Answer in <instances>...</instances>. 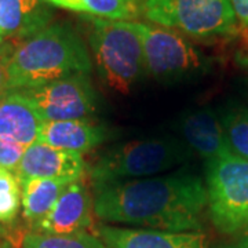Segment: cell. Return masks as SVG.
I'll use <instances>...</instances> for the list:
<instances>
[{"instance_id":"obj_1","label":"cell","mask_w":248,"mask_h":248,"mask_svg":"<svg viewBox=\"0 0 248 248\" xmlns=\"http://www.w3.org/2000/svg\"><path fill=\"white\" fill-rule=\"evenodd\" d=\"M93 187L94 214L102 222L151 231L203 232L207 189L203 179L190 171Z\"/></svg>"},{"instance_id":"obj_2","label":"cell","mask_w":248,"mask_h":248,"mask_svg":"<svg viewBox=\"0 0 248 248\" xmlns=\"http://www.w3.org/2000/svg\"><path fill=\"white\" fill-rule=\"evenodd\" d=\"M10 90L36 89L72 75L93 71L89 48L65 22H55L13 47L9 62Z\"/></svg>"},{"instance_id":"obj_3","label":"cell","mask_w":248,"mask_h":248,"mask_svg":"<svg viewBox=\"0 0 248 248\" xmlns=\"http://www.w3.org/2000/svg\"><path fill=\"white\" fill-rule=\"evenodd\" d=\"M87 39L101 79L117 93H128L146 73L142 40L133 21H112L87 14Z\"/></svg>"},{"instance_id":"obj_4","label":"cell","mask_w":248,"mask_h":248,"mask_svg":"<svg viewBox=\"0 0 248 248\" xmlns=\"http://www.w3.org/2000/svg\"><path fill=\"white\" fill-rule=\"evenodd\" d=\"M192 153L186 143L171 137L137 140L108 148L87 166V174L93 185L155 177L185 164Z\"/></svg>"},{"instance_id":"obj_5","label":"cell","mask_w":248,"mask_h":248,"mask_svg":"<svg viewBox=\"0 0 248 248\" xmlns=\"http://www.w3.org/2000/svg\"><path fill=\"white\" fill-rule=\"evenodd\" d=\"M141 16L199 42L229 39L240 31L229 0H138Z\"/></svg>"},{"instance_id":"obj_6","label":"cell","mask_w":248,"mask_h":248,"mask_svg":"<svg viewBox=\"0 0 248 248\" xmlns=\"http://www.w3.org/2000/svg\"><path fill=\"white\" fill-rule=\"evenodd\" d=\"M204 184L214 228L228 236L248 231V160L232 155L205 161Z\"/></svg>"},{"instance_id":"obj_7","label":"cell","mask_w":248,"mask_h":248,"mask_svg":"<svg viewBox=\"0 0 248 248\" xmlns=\"http://www.w3.org/2000/svg\"><path fill=\"white\" fill-rule=\"evenodd\" d=\"M133 22L142 40L148 76L160 83H179L208 71V60L186 36L155 24Z\"/></svg>"},{"instance_id":"obj_8","label":"cell","mask_w":248,"mask_h":248,"mask_svg":"<svg viewBox=\"0 0 248 248\" xmlns=\"http://www.w3.org/2000/svg\"><path fill=\"white\" fill-rule=\"evenodd\" d=\"M18 93L25 97L45 123L91 119L97 113L98 94L86 73Z\"/></svg>"},{"instance_id":"obj_9","label":"cell","mask_w":248,"mask_h":248,"mask_svg":"<svg viewBox=\"0 0 248 248\" xmlns=\"http://www.w3.org/2000/svg\"><path fill=\"white\" fill-rule=\"evenodd\" d=\"M94 196L84 178L65 186L51 211L33 225V232L46 234H73L94 226Z\"/></svg>"},{"instance_id":"obj_10","label":"cell","mask_w":248,"mask_h":248,"mask_svg":"<svg viewBox=\"0 0 248 248\" xmlns=\"http://www.w3.org/2000/svg\"><path fill=\"white\" fill-rule=\"evenodd\" d=\"M87 174V163L83 155L61 151L36 141L27 146L16 171L18 182L43 178L57 179L66 184L79 181Z\"/></svg>"},{"instance_id":"obj_11","label":"cell","mask_w":248,"mask_h":248,"mask_svg":"<svg viewBox=\"0 0 248 248\" xmlns=\"http://www.w3.org/2000/svg\"><path fill=\"white\" fill-rule=\"evenodd\" d=\"M186 145L204 161L223 159L234 155L223 130L219 115L210 108L189 110L179 120Z\"/></svg>"},{"instance_id":"obj_12","label":"cell","mask_w":248,"mask_h":248,"mask_svg":"<svg viewBox=\"0 0 248 248\" xmlns=\"http://www.w3.org/2000/svg\"><path fill=\"white\" fill-rule=\"evenodd\" d=\"M97 233L108 248H210L203 232H161L101 225Z\"/></svg>"},{"instance_id":"obj_13","label":"cell","mask_w":248,"mask_h":248,"mask_svg":"<svg viewBox=\"0 0 248 248\" xmlns=\"http://www.w3.org/2000/svg\"><path fill=\"white\" fill-rule=\"evenodd\" d=\"M54 11L43 0H0V36L24 42L53 24Z\"/></svg>"},{"instance_id":"obj_14","label":"cell","mask_w":248,"mask_h":248,"mask_svg":"<svg viewBox=\"0 0 248 248\" xmlns=\"http://www.w3.org/2000/svg\"><path fill=\"white\" fill-rule=\"evenodd\" d=\"M110 137L105 124L93 122L91 119L48 122L40 128L37 142L61 151L87 153Z\"/></svg>"},{"instance_id":"obj_15","label":"cell","mask_w":248,"mask_h":248,"mask_svg":"<svg viewBox=\"0 0 248 248\" xmlns=\"http://www.w3.org/2000/svg\"><path fill=\"white\" fill-rule=\"evenodd\" d=\"M45 122L19 93L0 99V140L29 146L37 141Z\"/></svg>"},{"instance_id":"obj_16","label":"cell","mask_w":248,"mask_h":248,"mask_svg":"<svg viewBox=\"0 0 248 248\" xmlns=\"http://www.w3.org/2000/svg\"><path fill=\"white\" fill-rule=\"evenodd\" d=\"M66 185L69 184L43 178H35L19 184L24 218L32 225L43 219L51 211Z\"/></svg>"},{"instance_id":"obj_17","label":"cell","mask_w":248,"mask_h":248,"mask_svg":"<svg viewBox=\"0 0 248 248\" xmlns=\"http://www.w3.org/2000/svg\"><path fill=\"white\" fill-rule=\"evenodd\" d=\"M219 119L234 155L248 160V108L229 102L222 109Z\"/></svg>"},{"instance_id":"obj_18","label":"cell","mask_w":248,"mask_h":248,"mask_svg":"<svg viewBox=\"0 0 248 248\" xmlns=\"http://www.w3.org/2000/svg\"><path fill=\"white\" fill-rule=\"evenodd\" d=\"M22 248H108L99 236L90 232L73 234H46L29 232L22 237Z\"/></svg>"},{"instance_id":"obj_19","label":"cell","mask_w":248,"mask_h":248,"mask_svg":"<svg viewBox=\"0 0 248 248\" xmlns=\"http://www.w3.org/2000/svg\"><path fill=\"white\" fill-rule=\"evenodd\" d=\"M91 16L112 21H135L141 18L138 0H84Z\"/></svg>"},{"instance_id":"obj_20","label":"cell","mask_w":248,"mask_h":248,"mask_svg":"<svg viewBox=\"0 0 248 248\" xmlns=\"http://www.w3.org/2000/svg\"><path fill=\"white\" fill-rule=\"evenodd\" d=\"M27 146L16 142L0 140V167L16 174Z\"/></svg>"},{"instance_id":"obj_21","label":"cell","mask_w":248,"mask_h":248,"mask_svg":"<svg viewBox=\"0 0 248 248\" xmlns=\"http://www.w3.org/2000/svg\"><path fill=\"white\" fill-rule=\"evenodd\" d=\"M21 207V192L0 195V223H10L16 219Z\"/></svg>"},{"instance_id":"obj_22","label":"cell","mask_w":248,"mask_h":248,"mask_svg":"<svg viewBox=\"0 0 248 248\" xmlns=\"http://www.w3.org/2000/svg\"><path fill=\"white\" fill-rule=\"evenodd\" d=\"M13 47H14V45L9 43V42H6L3 47H0V99H3L9 94H11L7 62H9L10 53H11Z\"/></svg>"},{"instance_id":"obj_23","label":"cell","mask_w":248,"mask_h":248,"mask_svg":"<svg viewBox=\"0 0 248 248\" xmlns=\"http://www.w3.org/2000/svg\"><path fill=\"white\" fill-rule=\"evenodd\" d=\"M48 6L58 7V9L69 10L73 13H79V14H91L87 4L84 3V0H43Z\"/></svg>"},{"instance_id":"obj_24","label":"cell","mask_w":248,"mask_h":248,"mask_svg":"<svg viewBox=\"0 0 248 248\" xmlns=\"http://www.w3.org/2000/svg\"><path fill=\"white\" fill-rule=\"evenodd\" d=\"M11 192H21L19 182L14 172L0 167V195Z\"/></svg>"},{"instance_id":"obj_25","label":"cell","mask_w":248,"mask_h":248,"mask_svg":"<svg viewBox=\"0 0 248 248\" xmlns=\"http://www.w3.org/2000/svg\"><path fill=\"white\" fill-rule=\"evenodd\" d=\"M240 29H248V0H229Z\"/></svg>"},{"instance_id":"obj_26","label":"cell","mask_w":248,"mask_h":248,"mask_svg":"<svg viewBox=\"0 0 248 248\" xmlns=\"http://www.w3.org/2000/svg\"><path fill=\"white\" fill-rule=\"evenodd\" d=\"M215 248H248V231L236 234L232 240L218 244Z\"/></svg>"},{"instance_id":"obj_27","label":"cell","mask_w":248,"mask_h":248,"mask_svg":"<svg viewBox=\"0 0 248 248\" xmlns=\"http://www.w3.org/2000/svg\"><path fill=\"white\" fill-rule=\"evenodd\" d=\"M236 62L239 63L240 66L248 68V36L247 40H246V45H244V48L236 54Z\"/></svg>"},{"instance_id":"obj_28","label":"cell","mask_w":248,"mask_h":248,"mask_svg":"<svg viewBox=\"0 0 248 248\" xmlns=\"http://www.w3.org/2000/svg\"><path fill=\"white\" fill-rule=\"evenodd\" d=\"M246 94H247V108H248V80L246 81Z\"/></svg>"},{"instance_id":"obj_29","label":"cell","mask_w":248,"mask_h":248,"mask_svg":"<svg viewBox=\"0 0 248 248\" xmlns=\"http://www.w3.org/2000/svg\"><path fill=\"white\" fill-rule=\"evenodd\" d=\"M4 43H6V42H4V40H3V37L0 36V47H3V46H4Z\"/></svg>"}]
</instances>
